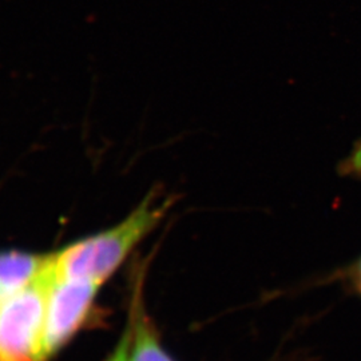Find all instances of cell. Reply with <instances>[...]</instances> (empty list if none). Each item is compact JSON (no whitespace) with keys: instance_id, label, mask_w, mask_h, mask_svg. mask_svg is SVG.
<instances>
[{"instance_id":"1","label":"cell","mask_w":361,"mask_h":361,"mask_svg":"<svg viewBox=\"0 0 361 361\" xmlns=\"http://www.w3.org/2000/svg\"><path fill=\"white\" fill-rule=\"evenodd\" d=\"M166 202L149 194L118 225L80 240L54 256V274L66 280L104 283L131 250L164 219Z\"/></svg>"},{"instance_id":"2","label":"cell","mask_w":361,"mask_h":361,"mask_svg":"<svg viewBox=\"0 0 361 361\" xmlns=\"http://www.w3.org/2000/svg\"><path fill=\"white\" fill-rule=\"evenodd\" d=\"M55 256V255H54ZM54 258L31 284L0 302V361H46L44 325Z\"/></svg>"},{"instance_id":"3","label":"cell","mask_w":361,"mask_h":361,"mask_svg":"<svg viewBox=\"0 0 361 361\" xmlns=\"http://www.w3.org/2000/svg\"><path fill=\"white\" fill-rule=\"evenodd\" d=\"M98 288L99 284L89 280L54 279L44 325L46 357L61 348L85 322Z\"/></svg>"},{"instance_id":"4","label":"cell","mask_w":361,"mask_h":361,"mask_svg":"<svg viewBox=\"0 0 361 361\" xmlns=\"http://www.w3.org/2000/svg\"><path fill=\"white\" fill-rule=\"evenodd\" d=\"M54 255L40 256L22 252L0 253V284L7 295L31 284L51 264Z\"/></svg>"},{"instance_id":"5","label":"cell","mask_w":361,"mask_h":361,"mask_svg":"<svg viewBox=\"0 0 361 361\" xmlns=\"http://www.w3.org/2000/svg\"><path fill=\"white\" fill-rule=\"evenodd\" d=\"M129 361H173L164 349L161 348L150 328L145 323H138L135 340L131 349Z\"/></svg>"},{"instance_id":"6","label":"cell","mask_w":361,"mask_h":361,"mask_svg":"<svg viewBox=\"0 0 361 361\" xmlns=\"http://www.w3.org/2000/svg\"><path fill=\"white\" fill-rule=\"evenodd\" d=\"M343 173L361 178V140L355 145L353 150L343 164Z\"/></svg>"},{"instance_id":"7","label":"cell","mask_w":361,"mask_h":361,"mask_svg":"<svg viewBox=\"0 0 361 361\" xmlns=\"http://www.w3.org/2000/svg\"><path fill=\"white\" fill-rule=\"evenodd\" d=\"M130 348V335L129 334H126V335L123 336V338L121 340V343H119V345H118V348H116V352H114V355L111 356V359L109 361H128L129 360V357H128V353H129Z\"/></svg>"},{"instance_id":"8","label":"cell","mask_w":361,"mask_h":361,"mask_svg":"<svg viewBox=\"0 0 361 361\" xmlns=\"http://www.w3.org/2000/svg\"><path fill=\"white\" fill-rule=\"evenodd\" d=\"M350 280L355 285L356 290L361 295V257L355 262V265L350 269Z\"/></svg>"},{"instance_id":"9","label":"cell","mask_w":361,"mask_h":361,"mask_svg":"<svg viewBox=\"0 0 361 361\" xmlns=\"http://www.w3.org/2000/svg\"><path fill=\"white\" fill-rule=\"evenodd\" d=\"M7 296H8V295H7L6 289L3 288V285L0 284V302H1V301H3V300H4Z\"/></svg>"}]
</instances>
